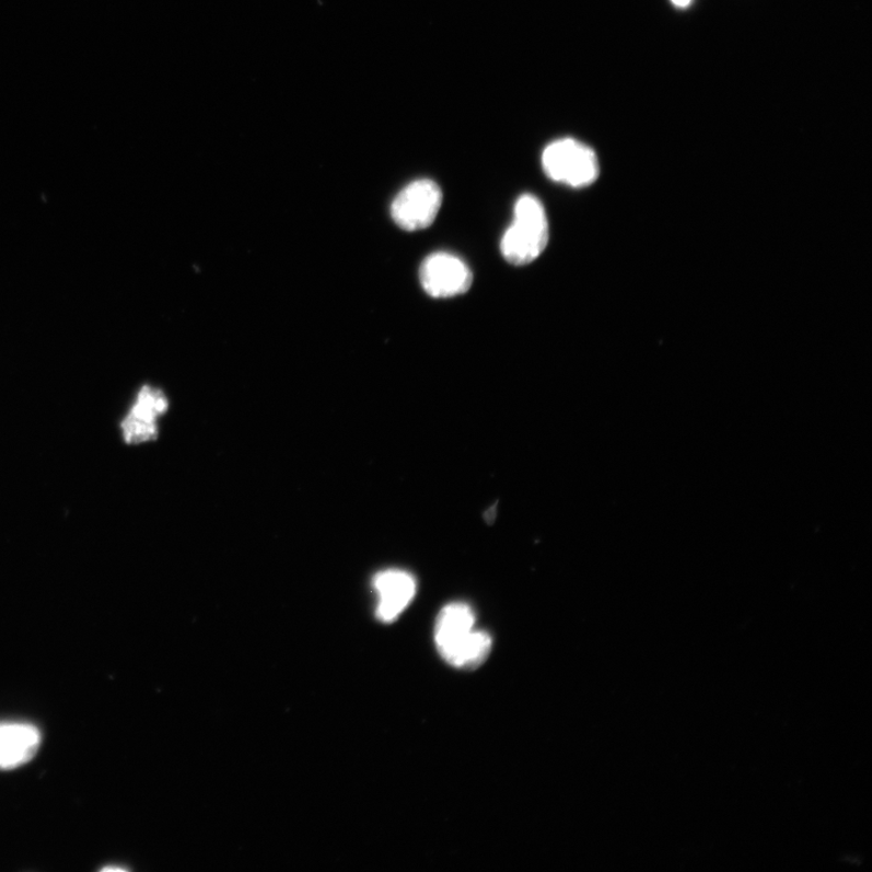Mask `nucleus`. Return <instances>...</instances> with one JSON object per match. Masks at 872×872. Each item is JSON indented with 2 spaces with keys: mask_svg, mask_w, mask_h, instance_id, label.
Returning <instances> with one entry per match:
<instances>
[{
  "mask_svg": "<svg viewBox=\"0 0 872 872\" xmlns=\"http://www.w3.org/2000/svg\"><path fill=\"white\" fill-rule=\"evenodd\" d=\"M671 2L678 9H686L693 4L694 0H671Z\"/></svg>",
  "mask_w": 872,
  "mask_h": 872,
  "instance_id": "obj_9",
  "label": "nucleus"
},
{
  "mask_svg": "<svg viewBox=\"0 0 872 872\" xmlns=\"http://www.w3.org/2000/svg\"><path fill=\"white\" fill-rule=\"evenodd\" d=\"M473 609L464 603H453L441 611L435 626V643L444 661L461 670H474L489 656L492 639L489 633L474 630Z\"/></svg>",
  "mask_w": 872,
  "mask_h": 872,
  "instance_id": "obj_1",
  "label": "nucleus"
},
{
  "mask_svg": "<svg viewBox=\"0 0 872 872\" xmlns=\"http://www.w3.org/2000/svg\"><path fill=\"white\" fill-rule=\"evenodd\" d=\"M443 204V191L432 179H418L407 185L392 202V218L406 232L428 229L435 221Z\"/></svg>",
  "mask_w": 872,
  "mask_h": 872,
  "instance_id": "obj_4",
  "label": "nucleus"
},
{
  "mask_svg": "<svg viewBox=\"0 0 872 872\" xmlns=\"http://www.w3.org/2000/svg\"><path fill=\"white\" fill-rule=\"evenodd\" d=\"M423 290L434 299H451L469 291L473 274L464 260L447 253L428 256L420 268Z\"/></svg>",
  "mask_w": 872,
  "mask_h": 872,
  "instance_id": "obj_5",
  "label": "nucleus"
},
{
  "mask_svg": "<svg viewBox=\"0 0 872 872\" xmlns=\"http://www.w3.org/2000/svg\"><path fill=\"white\" fill-rule=\"evenodd\" d=\"M549 224L543 204L531 195L521 196L514 209V221L501 242V253L509 264L525 266L546 251Z\"/></svg>",
  "mask_w": 872,
  "mask_h": 872,
  "instance_id": "obj_2",
  "label": "nucleus"
},
{
  "mask_svg": "<svg viewBox=\"0 0 872 872\" xmlns=\"http://www.w3.org/2000/svg\"><path fill=\"white\" fill-rule=\"evenodd\" d=\"M372 584L379 594L377 617L386 623L398 618L411 604L417 592L415 577L402 570L380 572Z\"/></svg>",
  "mask_w": 872,
  "mask_h": 872,
  "instance_id": "obj_6",
  "label": "nucleus"
},
{
  "mask_svg": "<svg viewBox=\"0 0 872 872\" xmlns=\"http://www.w3.org/2000/svg\"><path fill=\"white\" fill-rule=\"evenodd\" d=\"M167 409L165 395L155 388L143 387L132 410L121 425L129 444H141L156 435V418Z\"/></svg>",
  "mask_w": 872,
  "mask_h": 872,
  "instance_id": "obj_8",
  "label": "nucleus"
},
{
  "mask_svg": "<svg viewBox=\"0 0 872 872\" xmlns=\"http://www.w3.org/2000/svg\"><path fill=\"white\" fill-rule=\"evenodd\" d=\"M542 165L550 179L572 188L593 185L600 174L596 153L574 139L550 143L543 152Z\"/></svg>",
  "mask_w": 872,
  "mask_h": 872,
  "instance_id": "obj_3",
  "label": "nucleus"
},
{
  "mask_svg": "<svg viewBox=\"0 0 872 872\" xmlns=\"http://www.w3.org/2000/svg\"><path fill=\"white\" fill-rule=\"evenodd\" d=\"M40 731L26 722H0V769L28 764L39 751Z\"/></svg>",
  "mask_w": 872,
  "mask_h": 872,
  "instance_id": "obj_7",
  "label": "nucleus"
}]
</instances>
